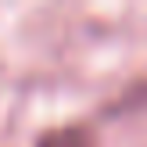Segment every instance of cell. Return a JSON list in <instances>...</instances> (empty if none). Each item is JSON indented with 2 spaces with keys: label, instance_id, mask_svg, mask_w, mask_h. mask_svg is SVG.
<instances>
[{
  "label": "cell",
  "instance_id": "6da1fadb",
  "mask_svg": "<svg viewBox=\"0 0 147 147\" xmlns=\"http://www.w3.org/2000/svg\"><path fill=\"white\" fill-rule=\"evenodd\" d=\"M36 147H97V140L86 126H57V129L40 133Z\"/></svg>",
  "mask_w": 147,
  "mask_h": 147
}]
</instances>
